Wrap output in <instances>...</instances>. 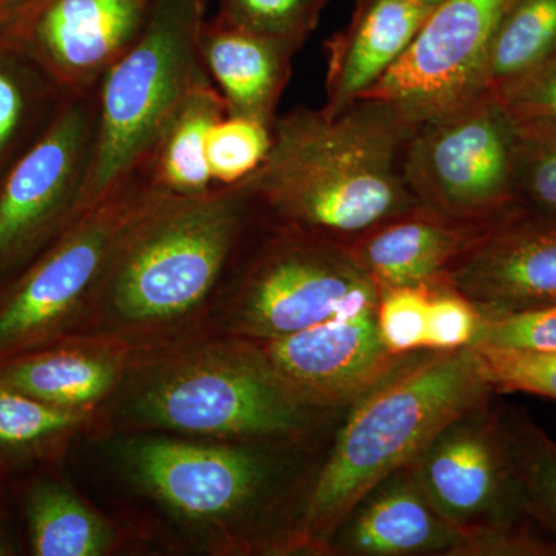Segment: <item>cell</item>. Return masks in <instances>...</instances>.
<instances>
[{
    "mask_svg": "<svg viewBox=\"0 0 556 556\" xmlns=\"http://www.w3.org/2000/svg\"><path fill=\"white\" fill-rule=\"evenodd\" d=\"M492 391L473 346L408 358L354 402L309 489L291 546L329 551L340 526L376 485L412 466L445 427L484 405Z\"/></svg>",
    "mask_w": 556,
    "mask_h": 556,
    "instance_id": "obj_2",
    "label": "cell"
},
{
    "mask_svg": "<svg viewBox=\"0 0 556 556\" xmlns=\"http://www.w3.org/2000/svg\"><path fill=\"white\" fill-rule=\"evenodd\" d=\"M131 405L150 426L244 439L299 433L317 409L278 378L249 340L167 362L139 386Z\"/></svg>",
    "mask_w": 556,
    "mask_h": 556,
    "instance_id": "obj_5",
    "label": "cell"
},
{
    "mask_svg": "<svg viewBox=\"0 0 556 556\" xmlns=\"http://www.w3.org/2000/svg\"><path fill=\"white\" fill-rule=\"evenodd\" d=\"M207 2L208 0H199L201 9H203L204 11H206L207 9Z\"/></svg>",
    "mask_w": 556,
    "mask_h": 556,
    "instance_id": "obj_38",
    "label": "cell"
},
{
    "mask_svg": "<svg viewBox=\"0 0 556 556\" xmlns=\"http://www.w3.org/2000/svg\"><path fill=\"white\" fill-rule=\"evenodd\" d=\"M226 115V102L211 78L195 84L164 127L146 164L153 185L177 197L203 195L214 188L206 164V138Z\"/></svg>",
    "mask_w": 556,
    "mask_h": 556,
    "instance_id": "obj_20",
    "label": "cell"
},
{
    "mask_svg": "<svg viewBox=\"0 0 556 556\" xmlns=\"http://www.w3.org/2000/svg\"><path fill=\"white\" fill-rule=\"evenodd\" d=\"M153 0H31L0 30L65 94L89 93L137 42Z\"/></svg>",
    "mask_w": 556,
    "mask_h": 556,
    "instance_id": "obj_12",
    "label": "cell"
},
{
    "mask_svg": "<svg viewBox=\"0 0 556 556\" xmlns=\"http://www.w3.org/2000/svg\"><path fill=\"white\" fill-rule=\"evenodd\" d=\"M493 390L519 391L556 401V353L471 345Z\"/></svg>",
    "mask_w": 556,
    "mask_h": 556,
    "instance_id": "obj_30",
    "label": "cell"
},
{
    "mask_svg": "<svg viewBox=\"0 0 556 556\" xmlns=\"http://www.w3.org/2000/svg\"><path fill=\"white\" fill-rule=\"evenodd\" d=\"M416 123L390 102L361 98L336 116L292 109L273 123V144L247 185L266 225L350 244L424 207L405 179Z\"/></svg>",
    "mask_w": 556,
    "mask_h": 556,
    "instance_id": "obj_1",
    "label": "cell"
},
{
    "mask_svg": "<svg viewBox=\"0 0 556 556\" xmlns=\"http://www.w3.org/2000/svg\"><path fill=\"white\" fill-rule=\"evenodd\" d=\"M433 9L420 0H358L346 27L325 42L321 112L336 116L361 100L405 53Z\"/></svg>",
    "mask_w": 556,
    "mask_h": 556,
    "instance_id": "obj_18",
    "label": "cell"
},
{
    "mask_svg": "<svg viewBox=\"0 0 556 556\" xmlns=\"http://www.w3.org/2000/svg\"><path fill=\"white\" fill-rule=\"evenodd\" d=\"M199 0H153L144 31L97 89V130L75 219L144 169L186 94L208 78Z\"/></svg>",
    "mask_w": 556,
    "mask_h": 556,
    "instance_id": "obj_4",
    "label": "cell"
},
{
    "mask_svg": "<svg viewBox=\"0 0 556 556\" xmlns=\"http://www.w3.org/2000/svg\"><path fill=\"white\" fill-rule=\"evenodd\" d=\"M441 283L485 317L556 303V214L508 212Z\"/></svg>",
    "mask_w": 556,
    "mask_h": 556,
    "instance_id": "obj_15",
    "label": "cell"
},
{
    "mask_svg": "<svg viewBox=\"0 0 556 556\" xmlns=\"http://www.w3.org/2000/svg\"><path fill=\"white\" fill-rule=\"evenodd\" d=\"M97 89L65 94L49 126L0 179V269L73 222L93 150Z\"/></svg>",
    "mask_w": 556,
    "mask_h": 556,
    "instance_id": "obj_10",
    "label": "cell"
},
{
    "mask_svg": "<svg viewBox=\"0 0 556 556\" xmlns=\"http://www.w3.org/2000/svg\"><path fill=\"white\" fill-rule=\"evenodd\" d=\"M160 192L148 170L138 172L62 230L0 303V356L49 338L91 298L124 230Z\"/></svg>",
    "mask_w": 556,
    "mask_h": 556,
    "instance_id": "obj_8",
    "label": "cell"
},
{
    "mask_svg": "<svg viewBox=\"0 0 556 556\" xmlns=\"http://www.w3.org/2000/svg\"><path fill=\"white\" fill-rule=\"evenodd\" d=\"M124 456L139 485L190 519L236 517L269 478L268 463L258 453L236 445L142 439L131 442Z\"/></svg>",
    "mask_w": 556,
    "mask_h": 556,
    "instance_id": "obj_14",
    "label": "cell"
},
{
    "mask_svg": "<svg viewBox=\"0 0 556 556\" xmlns=\"http://www.w3.org/2000/svg\"><path fill=\"white\" fill-rule=\"evenodd\" d=\"M254 219L247 179L197 197L160 192L124 230L91 298L131 325L186 316L217 288Z\"/></svg>",
    "mask_w": 556,
    "mask_h": 556,
    "instance_id": "obj_3",
    "label": "cell"
},
{
    "mask_svg": "<svg viewBox=\"0 0 556 556\" xmlns=\"http://www.w3.org/2000/svg\"><path fill=\"white\" fill-rule=\"evenodd\" d=\"M518 127L492 91L417 124L404 174L424 207L460 219H495L519 207Z\"/></svg>",
    "mask_w": 556,
    "mask_h": 556,
    "instance_id": "obj_7",
    "label": "cell"
},
{
    "mask_svg": "<svg viewBox=\"0 0 556 556\" xmlns=\"http://www.w3.org/2000/svg\"><path fill=\"white\" fill-rule=\"evenodd\" d=\"M10 552L9 544H7L5 538L0 533V556L7 555Z\"/></svg>",
    "mask_w": 556,
    "mask_h": 556,
    "instance_id": "obj_36",
    "label": "cell"
},
{
    "mask_svg": "<svg viewBox=\"0 0 556 556\" xmlns=\"http://www.w3.org/2000/svg\"><path fill=\"white\" fill-rule=\"evenodd\" d=\"M199 51L228 115L273 126L278 101L291 76L292 58L298 53L217 16L201 22Z\"/></svg>",
    "mask_w": 556,
    "mask_h": 556,
    "instance_id": "obj_19",
    "label": "cell"
},
{
    "mask_svg": "<svg viewBox=\"0 0 556 556\" xmlns=\"http://www.w3.org/2000/svg\"><path fill=\"white\" fill-rule=\"evenodd\" d=\"M420 2L427 3L430 7H437L438 3H441L442 0H420Z\"/></svg>",
    "mask_w": 556,
    "mask_h": 556,
    "instance_id": "obj_37",
    "label": "cell"
},
{
    "mask_svg": "<svg viewBox=\"0 0 556 556\" xmlns=\"http://www.w3.org/2000/svg\"><path fill=\"white\" fill-rule=\"evenodd\" d=\"M473 345L556 353V303L500 316H482Z\"/></svg>",
    "mask_w": 556,
    "mask_h": 556,
    "instance_id": "obj_32",
    "label": "cell"
},
{
    "mask_svg": "<svg viewBox=\"0 0 556 556\" xmlns=\"http://www.w3.org/2000/svg\"><path fill=\"white\" fill-rule=\"evenodd\" d=\"M517 121V200L556 214V126Z\"/></svg>",
    "mask_w": 556,
    "mask_h": 556,
    "instance_id": "obj_29",
    "label": "cell"
},
{
    "mask_svg": "<svg viewBox=\"0 0 556 556\" xmlns=\"http://www.w3.org/2000/svg\"><path fill=\"white\" fill-rule=\"evenodd\" d=\"M515 0H442L415 39L362 98L390 102L413 123L438 118L485 91L497 25Z\"/></svg>",
    "mask_w": 556,
    "mask_h": 556,
    "instance_id": "obj_11",
    "label": "cell"
},
{
    "mask_svg": "<svg viewBox=\"0 0 556 556\" xmlns=\"http://www.w3.org/2000/svg\"><path fill=\"white\" fill-rule=\"evenodd\" d=\"M433 287L391 288L380 292L376 318L380 339L390 353L408 356L413 351L424 350Z\"/></svg>",
    "mask_w": 556,
    "mask_h": 556,
    "instance_id": "obj_31",
    "label": "cell"
},
{
    "mask_svg": "<svg viewBox=\"0 0 556 556\" xmlns=\"http://www.w3.org/2000/svg\"><path fill=\"white\" fill-rule=\"evenodd\" d=\"M482 324L481 311L463 294L438 283L428 303L424 350L442 353L471 346Z\"/></svg>",
    "mask_w": 556,
    "mask_h": 556,
    "instance_id": "obj_33",
    "label": "cell"
},
{
    "mask_svg": "<svg viewBox=\"0 0 556 556\" xmlns=\"http://www.w3.org/2000/svg\"><path fill=\"white\" fill-rule=\"evenodd\" d=\"M273 126L241 116L217 121L206 138V164L215 186L243 181L262 166L273 144Z\"/></svg>",
    "mask_w": 556,
    "mask_h": 556,
    "instance_id": "obj_28",
    "label": "cell"
},
{
    "mask_svg": "<svg viewBox=\"0 0 556 556\" xmlns=\"http://www.w3.org/2000/svg\"><path fill=\"white\" fill-rule=\"evenodd\" d=\"M219 20L283 43L295 53L331 0H215Z\"/></svg>",
    "mask_w": 556,
    "mask_h": 556,
    "instance_id": "obj_27",
    "label": "cell"
},
{
    "mask_svg": "<svg viewBox=\"0 0 556 556\" xmlns=\"http://www.w3.org/2000/svg\"><path fill=\"white\" fill-rule=\"evenodd\" d=\"M64 97L28 54L0 36V167L13 156L39 102Z\"/></svg>",
    "mask_w": 556,
    "mask_h": 556,
    "instance_id": "obj_25",
    "label": "cell"
},
{
    "mask_svg": "<svg viewBox=\"0 0 556 556\" xmlns=\"http://www.w3.org/2000/svg\"><path fill=\"white\" fill-rule=\"evenodd\" d=\"M503 217L477 222L419 207L369 230L348 248L378 283L380 292L391 288L433 287Z\"/></svg>",
    "mask_w": 556,
    "mask_h": 556,
    "instance_id": "obj_17",
    "label": "cell"
},
{
    "mask_svg": "<svg viewBox=\"0 0 556 556\" xmlns=\"http://www.w3.org/2000/svg\"><path fill=\"white\" fill-rule=\"evenodd\" d=\"M252 343L278 378L317 409L353 405L408 361L383 345L376 311Z\"/></svg>",
    "mask_w": 556,
    "mask_h": 556,
    "instance_id": "obj_13",
    "label": "cell"
},
{
    "mask_svg": "<svg viewBox=\"0 0 556 556\" xmlns=\"http://www.w3.org/2000/svg\"><path fill=\"white\" fill-rule=\"evenodd\" d=\"M555 56L556 0H515L490 47L485 91L500 93Z\"/></svg>",
    "mask_w": 556,
    "mask_h": 556,
    "instance_id": "obj_23",
    "label": "cell"
},
{
    "mask_svg": "<svg viewBox=\"0 0 556 556\" xmlns=\"http://www.w3.org/2000/svg\"><path fill=\"white\" fill-rule=\"evenodd\" d=\"M31 0H0V30L5 28Z\"/></svg>",
    "mask_w": 556,
    "mask_h": 556,
    "instance_id": "obj_35",
    "label": "cell"
},
{
    "mask_svg": "<svg viewBox=\"0 0 556 556\" xmlns=\"http://www.w3.org/2000/svg\"><path fill=\"white\" fill-rule=\"evenodd\" d=\"M473 555V543L434 507L412 466L376 485L332 538L329 554Z\"/></svg>",
    "mask_w": 556,
    "mask_h": 556,
    "instance_id": "obj_16",
    "label": "cell"
},
{
    "mask_svg": "<svg viewBox=\"0 0 556 556\" xmlns=\"http://www.w3.org/2000/svg\"><path fill=\"white\" fill-rule=\"evenodd\" d=\"M252 249L230 291L233 331L251 342L378 311L380 288L348 244L278 226Z\"/></svg>",
    "mask_w": 556,
    "mask_h": 556,
    "instance_id": "obj_6",
    "label": "cell"
},
{
    "mask_svg": "<svg viewBox=\"0 0 556 556\" xmlns=\"http://www.w3.org/2000/svg\"><path fill=\"white\" fill-rule=\"evenodd\" d=\"M495 94L515 119L543 121L556 126V56Z\"/></svg>",
    "mask_w": 556,
    "mask_h": 556,
    "instance_id": "obj_34",
    "label": "cell"
},
{
    "mask_svg": "<svg viewBox=\"0 0 556 556\" xmlns=\"http://www.w3.org/2000/svg\"><path fill=\"white\" fill-rule=\"evenodd\" d=\"M434 507L466 533L473 555H535L511 530L526 514L500 420L485 404L457 417L412 464Z\"/></svg>",
    "mask_w": 556,
    "mask_h": 556,
    "instance_id": "obj_9",
    "label": "cell"
},
{
    "mask_svg": "<svg viewBox=\"0 0 556 556\" xmlns=\"http://www.w3.org/2000/svg\"><path fill=\"white\" fill-rule=\"evenodd\" d=\"M86 412L54 407L0 387V457H27L49 448L83 422Z\"/></svg>",
    "mask_w": 556,
    "mask_h": 556,
    "instance_id": "obj_26",
    "label": "cell"
},
{
    "mask_svg": "<svg viewBox=\"0 0 556 556\" xmlns=\"http://www.w3.org/2000/svg\"><path fill=\"white\" fill-rule=\"evenodd\" d=\"M119 365L104 354L79 350L10 357L0 365V387L54 407L87 412L110 393Z\"/></svg>",
    "mask_w": 556,
    "mask_h": 556,
    "instance_id": "obj_21",
    "label": "cell"
},
{
    "mask_svg": "<svg viewBox=\"0 0 556 556\" xmlns=\"http://www.w3.org/2000/svg\"><path fill=\"white\" fill-rule=\"evenodd\" d=\"M500 424L526 514L556 540V442L526 417Z\"/></svg>",
    "mask_w": 556,
    "mask_h": 556,
    "instance_id": "obj_24",
    "label": "cell"
},
{
    "mask_svg": "<svg viewBox=\"0 0 556 556\" xmlns=\"http://www.w3.org/2000/svg\"><path fill=\"white\" fill-rule=\"evenodd\" d=\"M27 519L35 555L98 556L112 547L108 522L58 482L33 486L27 497Z\"/></svg>",
    "mask_w": 556,
    "mask_h": 556,
    "instance_id": "obj_22",
    "label": "cell"
}]
</instances>
